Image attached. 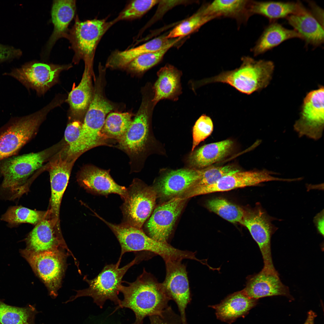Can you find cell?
Here are the masks:
<instances>
[{"label": "cell", "instance_id": "7", "mask_svg": "<svg viewBox=\"0 0 324 324\" xmlns=\"http://www.w3.org/2000/svg\"><path fill=\"white\" fill-rule=\"evenodd\" d=\"M118 240L121 252L116 263L119 266L124 254L128 252H149L160 256L164 261L176 258L178 250L168 243L158 241L148 236L142 229L121 223L113 224L104 220Z\"/></svg>", "mask_w": 324, "mask_h": 324}, {"label": "cell", "instance_id": "16", "mask_svg": "<svg viewBox=\"0 0 324 324\" xmlns=\"http://www.w3.org/2000/svg\"><path fill=\"white\" fill-rule=\"evenodd\" d=\"M187 200L176 197L157 206L145 224L147 235L158 241L168 243Z\"/></svg>", "mask_w": 324, "mask_h": 324}, {"label": "cell", "instance_id": "27", "mask_svg": "<svg viewBox=\"0 0 324 324\" xmlns=\"http://www.w3.org/2000/svg\"><path fill=\"white\" fill-rule=\"evenodd\" d=\"M288 23L298 33L306 45L320 46L324 43V27L313 16L309 10L301 14L292 15L286 18Z\"/></svg>", "mask_w": 324, "mask_h": 324}, {"label": "cell", "instance_id": "37", "mask_svg": "<svg viewBox=\"0 0 324 324\" xmlns=\"http://www.w3.org/2000/svg\"><path fill=\"white\" fill-rule=\"evenodd\" d=\"M196 181L182 195L214 184L222 177L240 171L233 166H212L202 169Z\"/></svg>", "mask_w": 324, "mask_h": 324}, {"label": "cell", "instance_id": "32", "mask_svg": "<svg viewBox=\"0 0 324 324\" xmlns=\"http://www.w3.org/2000/svg\"><path fill=\"white\" fill-rule=\"evenodd\" d=\"M92 67L85 65L80 83L70 92L66 100L71 116L76 118L82 116L87 111L92 99Z\"/></svg>", "mask_w": 324, "mask_h": 324}, {"label": "cell", "instance_id": "44", "mask_svg": "<svg viewBox=\"0 0 324 324\" xmlns=\"http://www.w3.org/2000/svg\"><path fill=\"white\" fill-rule=\"evenodd\" d=\"M310 12L313 16L324 27V11L321 8L312 1H308Z\"/></svg>", "mask_w": 324, "mask_h": 324}, {"label": "cell", "instance_id": "38", "mask_svg": "<svg viewBox=\"0 0 324 324\" xmlns=\"http://www.w3.org/2000/svg\"><path fill=\"white\" fill-rule=\"evenodd\" d=\"M182 38H173L170 43L161 49L138 56L125 67L139 73L146 71L159 62L167 52Z\"/></svg>", "mask_w": 324, "mask_h": 324}, {"label": "cell", "instance_id": "47", "mask_svg": "<svg viewBox=\"0 0 324 324\" xmlns=\"http://www.w3.org/2000/svg\"><path fill=\"white\" fill-rule=\"evenodd\" d=\"M9 50L0 46V60L7 58L10 55Z\"/></svg>", "mask_w": 324, "mask_h": 324}, {"label": "cell", "instance_id": "22", "mask_svg": "<svg viewBox=\"0 0 324 324\" xmlns=\"http://www.w3.org/2000/svg\"><path fill=\"white\" fill-rule=\"evenodd\" d=\"M242 290L250 298L256 299L276 296L291 298L288 287L281 282L278 272H268L262 269L248 278L246 286Z\"/></svg>", "mask_w": 324, "mask_h": 324}, {"label": "cell", "instance_id": "30", "mask_svg": "<svg viewBox=\"0 0 324 324\" xmlns=\"http://www.w3.org/2000/svg\"><path fill=\"white\" fill-rule=\"evenodd\" d=\"M301 39L295 30L286 28L276 22L271 21L267 26L251 51L254 56L263 54L283 42L293 38Z\"/></svg>", "mask_w": 324, "mask_h": 324}, {"label": "cell", "instance_id": "11", "mask_svg": "<svg viewBox=\"0 0 324 324\" xmlns=\"http://www.w3.org/2000/svg\"><path fill=\"white\" fill-rule=\"evenodd\" d=\"M276 220L259 206L244 211L240 223L248 229L260 248L264 262L262 269L271 272H277L272 260L271 244L272 236L278 229L272 223Z\"/></svg>", "mask_w": 324, "mask_h": 324}, {"label": "cell", "instance_id": "18", "mask_svg": "<svg viewBox=\"0 0 324 324\" xmlns=\"http://www.w3.org/2000/svg\"><path fill=\"white\" fill-rule=\"evenodd\" d=\"M48 164L51 194L48 210L50 217L60 226V210L62 198L68 182L74 164L76 160L67 158L61 151Z\"/></svg>", "mask_w": 324, "mask_h": 324}, {"label": "cell", "instance_id": "31", "mask_svg": "<svg viewBox=\"0 0 324 324\" xmlns=\"http://www.w3.org/2000/svg\"><path fill=\"white\" fill-rule=\"evenodd\" d=\"M166 35L160 36L134 48L124 51H115L109 57L106 66L112 68L125 67L138 56L161 49L173 39H168Z\"/></svg>", "mask_w": 324, "mask_h": 324}, {"label": "cell", "instance_id": "6", "mask_svg": "<svg viewBox=\"0 0 324 324\" xmlns=\"http://www.w3.org/2000/svg\"><path fill=\"white\" fill-rule=\"evenodd\" d=\"M53 109L48 104L30 115L11 120L0 128V161L15 155L36 133Z\"/></svg>", "mask_w": 324, "mask_h": 324}, {"label": "cell", "instance_id": "10", "mask_svg": "<svg viewBox=\"0 0 324 324\" xmlns=\"http://www.w3.org/2000/svg\"><path fill=\"white\" fill-rule=\"evenodd\" d=\"M157 197L154 188L140 180L134 178L127 192L124 202L120 207L123 215L122 223L142 229L151 216Z\"/></svg>", "mask_w": 324, "mask_h": 324}, {"label": "cell", "instance_id": "4", "mask_svg": "<svg viewBox=\"0 0 324 324\" xmlns=\"http://www.w3.org/2000/svg\"><path fill=\"white\" fill-rule=\"evenodd\" d=\"M240 66L233 70L223 71L195 83L199 87L214 82L229 85L240 92L249 95L267 86L274 70L273 62L264 60H256L249 56H243Z\"/></svg>", "mask_w": 324, "mask_h": 324}, {"label": "cell", "instance_id": "33", "mask_svg": "<svg viewBox=\"0 0 324 324\" xmlns=\"http://www.w3.org/2000/svg\"><path fill=\"white\" fill-rule=\"evenodd\" d=\"M48 212L33 210L22 206L10 207L2 215L1 220L10 225L16 226L22 223H28L35 226L46 218Z\"/></svg>", "mask_w": 324, "mask_h": 324}, {"label": "cell", "instance_id": "14", "mask_svg": "<svg viewBox=\"0 0 324 324\" xmlns=\"http://www.w3.org/2000/svg\"><path fill=\"white\" fill-rule=\"evenodd\" d=\"M275 172L264 169L247 171H239L224 176L211 185L186 193L185 199L214 192L229 191L238 188L256 185L272 181L285 182V178L273 176Z\"/></svg>", "mask_w": 324, "mask_h": 324}, {"label": "cell", "instance_id": "1", "mask_svg": "<svg viewBox=\"0 0 324 324\" xmlns=\"http://www.w3.org/2000/svg\"><path fill=\"white\" fill-rule=\"evenodd\" d=\"M152 98H144L141 105L128 130L118 142V148L130 158L132 172L141 170L147 157L153 154L164 155L165 151L155 138L151 126L154 106Z\"/></svg>", "mask_w": 324, "mask_h": 324}, {"label": "cell", "instance_id": "46", "mask_svg": "<svg viewBox=\"0 0 324 324\" xmlns=\"http://www.w3.org/2000/svg\"><path fill=\"white\" fill-rule=\"evenodd\" d=\"M316 316L314 312L312 310L310 311L308 313L307 319L304 324H314V319Z\"/></svg>", "mask_w": 324, "mask_h": 324}, {"label": "cell", "instance_id": "9", "mask_svg": "<svg viewBox=\"0 0 324 324\" xmlns=\"http://www.w3.org/2000/svg\"><path fill=\"white\" fill-rule=\"evenodd\" d=\"M114 23L112 20L94 19L81 21L76 16L74 26L67 38L74 52L73 62L77 64L81 59L85 64L92 65L95 50L100 40Z\"/></svg>", "mask_w": 324, "mask_h": 324}, {"label": "cell", "instance_id": "48", "mask_svg": "<svg viewBox=\"0 0 324 324\" xmlns=\"http://www.w3.org/2000/svg\"><path fill=\"white\" fill-rule=\"evenodd\" d=\"M0 324H1L0 323Z\"/></svg>", "mask_w": 324, "mask_h": 324}, {"label": "cell", "instance_id": "15", "mask_svg": "<svg viewBox=\"0 0 324 324\" xmlns=\"http://www.w3.org/2000/svg\"><path fill=\"white\" fill-rule=\"evenodd\" d=\"M182 261L177 260L164 261L166 274L162 284L170 300H173L178 306L182 324H188L186 309L191 300V295L186 266Z\"/></svg>", "mask_w": 324, "mask_h": 324}, {"label": "cell", "instance_id": "13", "mask_svg": "<svg viewBox=\"0 0 324 324\" xmlns=\"http://www.w3.org/2000/svg\"><path fill=\"white\" fill-rule=\"evenodd\" d=\"M324 88L311 91L305 97L300 117L294 125L300 137L305 136L315 140L320 139L324 127Z\"/></svg>", "mask_w": 324, "mask_h": 324}, {"label": "cell", "instance_id": "17", "mask_svg": "<svg viewBox=\"0 0 324 324\" xmlns=\"http://www.w3.org/2000/svg\"><path fill=\"white\" fill-rule=\"evenodd\" d=\"M72 67L70 64L57 65L34 62L16 70L10 74L39 95L45 94L57 83L60 73Z\"/></svg>", "mask_w": 324, "mask_h": 324}, {"label": "cell", "instance_id": "29", "mask_svg": "<svg viewBox=\"0 0 324 324\" xmlns=\"http://www.w3.org/2000/svg\"><path fill=\"white\" fill-rule=\"evenodd\" d=\"M75 10V0L53 1L51 13L54 28L47 45L48 50L59 38H67L69 32L68 27L74 17Z\"/></svg>", "mask_w": 324, "mask_h": 324}, {"label": "cell", "instance_id": "45", "mask_svg": "<svg viewBox=\"0 0 324 324\" xmlns=\"http://www.w3.org/2000/svg\"><path fill=\"white\" fill-rule=\"evenodd\" d=\"M314 222L318 232L324 236V210L317 214L314 219Z\"/></svg>", "mask_w": 324, "mask_h": 324}, {"label": "cell", "instance_id": "8", "mask_svg": "<svg viewBox=\"0 0 324 324\" xmlns=\"http://www.w3.org/2000/svg\"><path fill=\"white\" fill-rule=\"evenodd\" d=\"M20 252L45 284L50 295L56 298L66 269L67 257L70 255L62 250L37 253L25 248Z\"/></svg>", "mask_w": 324, "mask_h": 324}, {"label": "cell", "instance_id": "28", "mask_svg": "<svg viewBox=\"0 0 324 324\" xmlns=\"http://www.w3.org/2000/svg\"><path fill=\"white\" fill-rule=\"evenodd\" d=\"M308 9L299 1L293 2L256 1H252L250 11L252 15L259 14L271 21L286 18L292 15L303 14Z\"/></svg>", "mask_w": 324, "mask_h": 324}, {"label": "cell", "instance_id": "21", "mask_svg": "<svg viewBox=\"0 0 324 324\" xmlns=\"http://www.w3.org/2000/svg\"><path fill=\"white\" fill-rule=\"evenodd\" d=\"M105 170L92 165L84 166L77 175L79 184L87 192L94 195L107 196L111 194L119 195L124 200L127 189L117 184Z\"/></svg>", "mask_w": 324, "mask_h": 324}, {"label": "cell", "instance_id": "20", "mask_svg": "<svg viewBox=\"0 0 324 324\" xmlns=\"http://www.w3.org/2000/svg\"><path fill=\"white\" fill-rule=\"evenodd\" d=\"M201 171L188 168L161 170L154 188L157 197L167 200L179 197L198 179Z\"/></svg>", "mask_w": 324, "mask_h": 324}, {"label": "cell", "instance_id": "34", "mask_svg": "<svg viewBox=\"0 0 324 324\" xmlns=\"http://www.w3.org/2000/svg\"><path fill=\"white\" fill-rule=\"evenodd\" d=\"M132 115L128 112H112L106 118L102 132L107 139L118 142L124 135L132 121Z\"/></svg>", "mask_w": 324, "mask_h": 324}, {"label": "cell", "instance_id": "3", "mask_svg": "<svg viewBox=\"0 0 324 324\" xmlns=\"http://www.w3.org/2000/svg\"><path fill=\"white\" fill-rule=\"evenodd\" d=\"M59 145L39 152L2 160L0 172L3 178L0 189L8 194V199L15 200L28 191L32 180L28 178L46 161L61 151L63 146Z\"/></svg>", "mask_w": 324, "mask_h": 324}, {"label": "cell", "instance_id": "12", "mask_svg": "<svg viewBox=\"0 0 324 324\" xmlns=\"http://www.w3.org/2000/svg\"><path fill=\"white\" fill-rule=\"evenodd\" d=\"M113 106L103 96L95 91L86 113L82 127V136L85 151L94 147L109 145L102 130L106 115Z\"/></svg>", "mask_w": 324, "mask_h": 324}, {"label": "cell", "instance_id": "25", "mask_svg": "<svg viewBox=\"0 0 324 324\" xmlns=\"http://www.w3.org/2000/svg\"><path fill=\"white\" fill-rule=\"evenodd\" d=\"M252 1L215 0L204 5L200 10L205 15L214 19L221 17L235 19L238 24L246 22L252 14Z\"/></svg>", "mask_w": 324, "mask_h": 324}, {"label": "cell", "instance_id": "26", "mask_svg": "<svg viewBox=\"0 0 324 324\" xmlns=\"http://www.w3.org/2000/svg\"><path fill=\"white\" fill-rule=\"evenodd\" d=\"M157 75L158 79L152 88L154 95L152 101L154 106L163 99L177 100L182 92V72L174 66L167 64L158 70Z\"/></svg>", "mask_w": 324, "mask_h": 324}, {"label": "cell", "instance_id": "23", "mask_svg": "<svg viewBox=\"0 0 324 324\" xmlns=\"http://www.w3.org/2000/svg\"><path fill=\"white\" fill-rule=\"evenodd\" d=\"M233 146L230 139L205 145L191 152L186 160L187 168L200 169L212 166L228 156Z\"/></svg>", "mask_w": 324, "mask_h": 324}, {"label": "cell", "instance_id": "5", "mask_svg": "<svg viewBox=\"0 0 324 324\" xmlns=\"http://www.w3.org/2000/svg\"><path fill=\"white\" fill-rule=\"evenodd\" d=\"M142 260L141 256L137 255L131 262L122 268H119L116 263L106 265L94 278L89 280L86 276H85L83 279L88 284V287L76 291L75 296L70 297L66 302L72 301L79 297L89 296L101 308L107 300L119 305L121 300L118 296L123 276L130 268Z\"/></svg>", "mask_w": 324, "mask_h": 324}, {"label": "cell", "instance_id": "35", "mask_svg": "<svg viewBox=\"0 0 324 324\" xmlns=\"http://www.w3.org/2000/svg\"><path fill=\"white\" fill-rule=\"evenodd\" d=\"M36 313L31 305L20 308L9 305L0 299V323L1 324H33Z\"/></svg>", "mask_w": 324, "mask_h": 324}, {"label": "cell", "instance_id": "36", "mask_svg": "<svg viewBox=\"0 0 324 324\" xmlns=\"http://www.w3.org/2000/svg\"><path fill=\"white\" fill-rule=\"evenodd\" d=\"M82 124L79 120H75L68 124L65 130V154L70 159L76 160L86 152L82 136Z\"/></svg>", "mask_w": 324, "mask_h": 324}, {"label": "cell", "instance_id": "39", "mask_svg": "<svg viewBox=\"0 0 324 324\" xmlns=\"http://www.w3.org/2000/svg\"><path fill=\"white\" fill-rule=\"evenodd\" d=\"M206 205L210 211L233 223H240L244 213L240 207L223 198H217L210 200Z\"/></svg>", "mask_w": 324, "mask_h": 324}, {"label": "cell", "instance_id": "24", "mask_svg": "<svg viewBox=\"0 0 324 324\" xmlns=\"http://www.w3.org/2000/svg\"><path fill=\"white\" fill-rule=\"evenodd\" d=\"M257 300L250 298L242 290L229 295L219 304L210 307L215 310L218 319L232 324L238 318L245 317L256 305Z\"/></svg>", "mask_w": 324, "mask_h": 324}, {"label": "cell", "instance_id": "41", "mask_svg": "<svg viewBox=\"0 0 324 324\" xmlns=\"http://www.w3.org/2000/svg\"><path fill=\"white\" fill-rule=\"evenodd\" d=\"M160 0H136L131 1L113 21L114 23L121 20L139 18L159 3Z\"/></svg>", "mask_w": 324, "mask_h": 324}, {"label": "cell", "instance_id": "19", "mask_svg": "<svg viewBox=\"0 0 324 324\" xmlns=\"http://www.w3.org/2000/svg\"><path fill=\"white\" fill-rule=\"evenodd\" d=\"M26 249L37 253L49 251H66L75 258L67 247L61 230L57 228L54 220L48 214L35 226L26 240Z\"/></svg>", "mask_w": 324, "mask_h": 324}, {"label": "cell", "instance_id": "42", "mask_svg": "<svg viewBox=\"0 0 324 324\" xmlns=\"http://www.w3.org/2000/svg\"><path fill=\"white\" fill-rule=\"evenodd\" d=\"M214 128L211 118L206 114L202 115L196 120L192 129L193 142L191 152L202 141L209 136Z\"/></svg>", "mask_w": 324, "mask_h": 324}, {"label": "cell", "instance_id": "43", "mask_svg": "<svg viewBox=\"0 0 324 324\" xmlns=\"http://www.w3.org/2000/svg\"><path fill=\"white\" fill-rule=\"evenodd\" d=\"M149 318L150 324H182L180 316L174 312L170 306Z\"/></svg>", "mask_w": 324, "mask_h": 324}, {"label": "cell", "instance_id": "2", "mask_svg": "<svg viewBox=\"0 0 324 324\" xmlns=\"http://www.w3.org/2000/svg\"><path fill=\"white\" fill-rule=\"evenodd\" d=\"M126 283L128 286L119 287L124 298L118 306L134 312L135 320L132 324H143L146 317L159 313L169 306L170 299L162 283L145 268L135 281Z\"/></svg>", "mask_w": 324, "mask_h": 324}, {"label": "cell", "instance_id": "40", "mask_svg": "<svg viewBox=\"0 0 324 324\" xmlns=\"http://www.w3.org/2000/svg\"><path fill=\"white\" fill-rule=\"evenodd\" d=\"M214 19L204 15L199 9L191 16L178 25L167 35L168 39L183 37L199 29L203 25Z\"/></svg>", "mask_w": 324, "mask_h": 324}]
</instances>
